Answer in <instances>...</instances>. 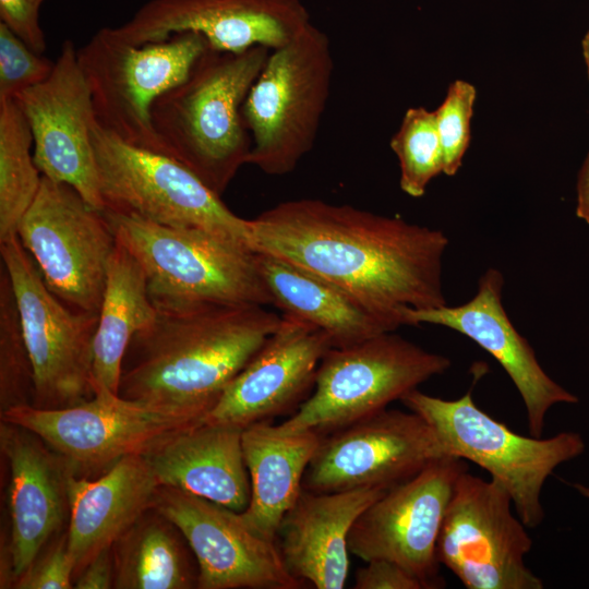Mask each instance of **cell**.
<instances>
[{"label": "cell", "instance_id": "cell-1", "mask_svg": "<svg viewBox=\"0 0 589 589\" xmlns=\"http://www.w3.org/2000/svg\"><path fill=\"white\" fill-rule=\"evenodd\" d=\"M251 244L344 290L389 332L405 313L447 304L438 229L317 199L279 203L250 219Z\"/></svg>", "mask_w": 589, "mask_h": 589}, {"label": "cell", "instance_id": "cell-2", "mask_svg": "<svg viewBox=\"0 0 589 589\" xmlns=\"http://www.w3.org/2000/svg\"><path fill=\"white\" fill-rule=\"evenodd\" d=\"M154 303L155 318L124 354L118 394L201 419L281 321L264 305Z\"/></svg>", "mask_w": 589, "mask_h": 589}, {"label": "cell", "instance_id": "cell-3", "mask_svg": "<svg viewBox=\"0 0 589 589\" xmlns=\"http://www.w3.org/2000/svg\"><path fill=\"white\" fill-rule=\"evenodd\" d=\"M271 49L242 52L208 48L189 75L153 104L160 149L223 195L247 164L252 140L241 109Z\"/></svg>", "mask_w": 589, "mask_h": 589}, {"label": "cell", "instance_id": "cell-4", "mask_svg": "<svg viewBox=\"0 0 589 589\" xmlns=\"http://www.w3.org/2000/svg\"><path fill=\"white\" fill-rule=\"evenodd\" d=\"M103 212L117 240L141 264L154 302L274 305L255 251L204 230Z\"/></svg>", "mask_w": 589, "mask_h": 589}, {"label": "cell", "instance_id": "cell-5", "mask_svg": "<svg viewBox=\"0 0 589 589\" xmlns=\"http://www.w3.org/2000/svg\"><path fill=\"white\" fill-rule=\"evenodd\" d=\"M330 40L310 23L271 50L241 109L252 140L247 164L287 175L312 149L332 86Z\"/></svg>", "mask_w": 589, "mask_h": 589}, {"label": "cell", "instance_id": "cell-6", "mask_svg": "<svg viewBox=\"0 0 589 589\" xmlns=\"http://www.w3.org/2000/svg\"><path fill=\"white\" fill-rule=\"evenodd\" d=\"M400 401L435 431L448 455L469 460L491 474L510 495L516 515L527 528L544 518L541 492L554 469L580 456V434L525 436L480 409L472 388L457 399H443L420 392L407 393Z\"/></svg>", "mask_w": 589, "mask_h": 589}, {"label": "cell", "instance_id": "cell-7", "mask_svg": "<svg viewBox=\"0 0 589 589\" xmlns=\"http://www.w3.org/2000/svg\"><path fill=\"white\" fill-rule=\"evenodd\" d=\"M452 365L443 354L387 332L323 357L313 394L275 425L283 434L314 431L322 436L375 414Z\"/></svg>", "mask_w": 589, "mask_h": 589}, {"label": "cell", "instance_id": "cell-8", "mask_svg": "<svg viewBox=\"0 0 589 589\" xmlns=\"http://www.w3.org/2000/svg\"><path fill=\"white\" fill-rule=\"evenodd\" d=\"M207 48L205 37L194 32L132 45L110 27L98 29L77 49L97 124L131 145L161 153L153 104L189 75Z\"/></svg>", "mask_w": 589, "mask_h": 589}, {"label": "cell", "instance_id": "cell-9", "mask_svg": "<svg viewBox=\"0 0 589 589\" xmlns=\"http://www.w3.org/2000/svg\"><path fill=\"white\" fill-rule=\"evenodd\" d=\"M92 144L105 209L204 230L253 250L250 219L231 212L220 195L175 158L131 145L96 120Z\"/></svg>", "mask_w": 589, "mask_h": 589}, {"label": "cell", "instance_id": "cell-10", "mask_svg": "<svg viewBox=\"0 0 589 589\" xmlns=\"http://www.w3.org/2000/svg\"><path fill=\"white\" fill-rule=\"evenodd\" d=\"M33 366L32 405L59 409L94 395L93 345L99 315L73 310L46 286L17 236L0 243Z\"/></svg>", "mask_w": 589, "mask_h": 589}, {"label": "cell", "instance_id": "cell-11", "mask_svg": "<svg viewBox=\"0 0 589 589\" xmlns=\"http://www.w3.org/2000/svg\"><path fill=\"white\" fill-rule=\"evenodd\" d=\"M16 236L55 296L73 310L99 314L117 245L103 211L70 184L43 176Z\"/></svg>", "mask_w": 589, "mask_h": 589}, {"label": "cell", "instance_id": "cell-12", "mask_svg": "<svg viewBox=\"0 0 589 589\" xmlns=\"http://www.w3.org/2000/svg\"><path fill=\"white\" fill-rule=\"evenodd\" d=\"M1 420L37 434L76 476L86 477L103 473L128 455H143L161 438L202 419L96 390L91 398L59 409L11 407L1 411Z\"/></svg>", "mask_w": 589, "mask_h": 589}, {"label": "cell", "instance_id": "cell-13", "mask_svg": "<svg viewBox=\"0 0 589 589\" xmlns=\"http://www.w3.org/2000/svg\"><path fill=\"white\" fill-rule=\"evenodd\" d=\"M508 492L465 470L457 478L437 541V558L468 589H542L527 566L532 539Z\"/></svg>", "mask_w": 589, "mask_h": 589}, {"label": "cell", "instance_id": "cell-14", "mask_svg": "<svg viewBox=\"0 0 589 589\" xmlns=\"http://www.w3.org/2000/svg\"><path fill=\"white\" fill-rule=\"evenodd\" d=\"M448 455L433 428L412 411L384 409L324 435L304 472L302 489L332 493L389 490Z\"/></svg>", "mask_w": 589, "mask_h": 589}, {"label": "cell", "instance_id": "cell-15", "mask_svg": "<svg viewBox=\"0 0 589 589\" xmlns=\"http://www.w3.org/2000/svg\"><path fill=\"white\" fill-rule=\"evenodd\" d=\"M465 470L464 459L444 456L387 490L354 521L348 536L349 552L364 562L393 561L424 589L445 587L437 541L455 482Z\"/></svg>", "mask_w": 589, "mask_h": 589}, {"label": "cell", "instance_id": "cell-16", "mask_svg": "<svg viewBox=\"0 0 589 589\" xmlns=\"http://www.w3.org/2000/svg\"><path fill=\"white\" fill-rule=\"evenodd\" d=\"M185 538L199 568L197 589H299L275 542L237 513L182 490L159 485L153 505Z\"/></svg>", "mask_w": 589, "mask_h": 589}, {"label": "cell", "instance_id": "cell-17", "mask_svg": "<svg viewBox=\"0 0 589 589\" xmlns=\"http://www.w3.org/2000/svg\"><path fill=\"white\" fill-rule=\"evenodd\" d=\"M14 99L29 124L34 160L41 175L70 184L93 207L104 211L92 144V94L73 41L62 44L46 81Z\"/></svg>", "mask_w": 589, "mask_h": 589}, {"label": "cell", "instance_id": "cell-18", "mask_svg": "<svg viewBox=\"0 0 589 589\" xmlns=\"http://www.w3.org/2000/svg\"><path fill=\"white\" fill-rule=\"evenodd\" d=\"M310 23L300 0H151L110 29L132 45L194 32L215 50L242 52L254 46L277 49Z\"/></svg>", "mask_w": 589, "mask_h": 589}, {"label": "cell", "instance_id": "cell-19", "mask_svg": "<svg viewBox=\"0 0 589 589\" xmlns=\"http://www.w3.org/2000/svg\"><path fill=\"white\" fill-rule=\"evenodd\" d=\"M0 448L10 469V534L0 587L9 588L62 532L69 518L68 482L74 472L37 434L2 420Z\"/></svg>", "mask_w": 589, "mask_h": 589}, {"label": "cell", "instance_id": "cell-20", "mask_svg": "<svg viewBox=\"0 0 589 589\" xmlns=\"http://www.w3.org/2000/svg\"><path fill=\"white\" fill-rule=\"evenodd\" d=\"M330 348L324 330L283 313L278 328L230 381L202 421L243 430L299 407Z\"/></svg>", "mask_w": 589, "mask_h": 589}, {"label": "cell", "instance_id": "cell-21", "mask_svg": "<svg viewBox=\"0 0 589 589\" xmlns=\"http://www.w3.org/2000/svg\"><path fill=\"white\" fill-rule=\"evenodd\" d=\"M503 286V274L490 267L480 276L477 292L469 301L454 306L409 309L405 323L450 328L490 353L522 399L530 435L540 437L549 410L556 404H576L578 397L543 370L531 345L513 325L502 303Z\"/></svg>", "mask_w": 589, "mask_h": 589}, {"label": "cell", "instance_id": "cell-22", "mask_svg": "<svg viewBox=\"0 0 589 589\" xmlns=\"http://www.w3.org/2000/svg\"><path fill=\"white\" fill-rule=\"evenodd\" d=\"M386 491L365 488L316 493L302 489L276 536L290 575L316 589L344 588L349 574V532L359 516Z\"/></svg>", "mask_w": 589, "mask_h": 589}, {"label": "cell", "instance_id": "cell-23", "mask_svg": "<svg viewBox=\"0 0 589 589\" xmlns=\"http://www.w3.org/2000/svg\"><path fill=\"white\" fill-rule=\"evenodd\" d=\"M158 486L141 454L119 459L96 479L69 477L67 537L74 579L152 507Z\"/></svg>", "mask_w": 589, "mask_h": 589}, {"label": "cell", "instance_id": "cell-24", "mask_svg": "<svg viewBox=\"0 0 589 589\" xmlns=\"http://www.w3.org/2000/svg\"><path fill=\"white\" fill-rule=\"evenodd\" d=\"M159 485L171 486L242 513L251 483L242 430L202 420L161 438L144 454Z\"/></svg>", "mask_w": 589, "mask_h": 589}, {"label": "cell", "instance_id": "cell-25", "mask_svg": "<svg viewBox=\"0 0 589 589\" xmlns=\"http://www.w3.org/2000/svg\"><path fill=\"white\" fill-rule=\"evenodd\" d=\"M322 437L314 431L283 434L269 421L242 430L251 496L240 516L263 539L276 543L280 521L302 491L304 472Z\"/></svg>", "mask_w": 589, "mask_h": 589}, {"label": "cell", "instance_id": "cell-26", "mask_svg": "<svg viewBox=\"0 0 589 589\" xmlns=\"http://www.w3.org/2000/svg\"><path fill=\"white\" fill-rule=\"evenodd\" d=\"M256 253L274 305L324 330L333 347H347L389 332L332 283L278 257Z\"/></svg>", "mask_w": 589, "mask_h": 589}, {"label": "cell", "instance_id": "cell-27", "mask_svg": "<svg viewBox=\"0 0 589 589\" xmlns=\"http://www.w3.org/2000/svg\"><path fill=\"white\" fill-rule=\"evenodd\" d=\"M98 315L93 345V390L118 394L129 344L156 316L146 275L139 261L118 240L108 264Z\"/></svg>", "mask_w": 589, "mask_h": 589}, {"label": "cell", "instance_id": "cell-28", "mask_svg": "<svg viewBox=\"0 0 589 589\" xmlns=\"http://www.w3.org/2000/svg\"><path fill=\"white\" fill-rule=\"evenodd\" d=\"M116 589H191L196 560L179 528L151 507L111 546Z\"/></svg>", "mask_w": 589, "mask_h": 589}, {"label": "cell", "instance_id": "cell-29", "mask_svg": "<svg viewBox=\"0 0 589 589\" xmlns=\"http://www.w3.org/2000/svg\"><path fill=\"white\" fill-rule=\"evenodd\" d=\"M32 147L29 124L15 99L0 101V243L16 236L41 184Z\"/></svg>", "mask_w": 589, "mask_h": 589}, {"label": "cell", "instance_id": "cell-30", "mask_svg": "<svg viewBox=\"0 0 589 589\" xmlns=\"http://www.w3.org/2000/svg\"><path fill=\"white\" fill-rule=\"evenodd\" d=\"M390 148L399 163L400 189L412 197L423 196L431 180L444 168L435 112L409 108L390 140Z\"/></svg>", "mask_w": 589, "mask_h": 589}, {"label": "cell", "instance_id": "cell-31", "mask_svg": "<svg viewBox=\"0 0 589 589\" xmlns=\"http://www.w3.org/2000/svg\"><path fill=\"white\" fill-rule=\"evenodd\" d=\"M33 366L24 339L10 277L0 267V405L1 411L32 405Z\"/></svg>", "mask_w": 589, "mask_h": 589}, {"label": "cell", "instance_id": "cell-32", "mask_svg": "<svg viewBox=\"0 0 589 589\" xmlns=\"http://www.w3.org/2000/svg\"><path fill=\"white\" fill-rule=\"evenodd\" d=\"M476 95L472 84L457 80L449 85L443 103L434 110L443 149V173L447 176L457 173L469 146Z\"/></svg>", "mask_w": 589, "mask_h": 589}, {"label": "cell", "instance_id": "cell-33", "mask_svg": "<svg viewBox=\"0 0 589 589\" xmlns=\"http://www.w3.org/2000/svg\"><path fill=\"white\" fill-rule=\"evenodd\" d=\"M55 62L33 50L0 22V101L46 81Z\"/></svg>", "mask_w": 589, "mask_h": 589}, {"label": "cell", "instance_id": "cell-34", "mask_svg": "<svg viewBox=\"0 0 589 589\" xmlns=\"http://www.w3.org/2000/svg\"><path fill=\"white\" fill-rule=\"evenodd\" d=\"M74 561L68 549L67 529L57 536L15 581L16 589H71Z\"/></svg>", "mask_w": 589, "mask_h": 589}, {"label": "cell", "instance_id": "cell-35", "mask_svg": "<svg viewBox=\"0 0 589 589\" xmlns=\"http://www.w3.org/2000/svg\"><path fill=\"white\" fill-rule=\"evenodd\" d=\"M43 1L0 0L1 22L39 53L46 49L45 35L39 23V9Z\"/></svg>", "mask_w": 589, "mask_h": 589}, {"label": "cell", "instance_id": "cell-36", "mask_svg": "<svg viewBox=\"0 0 589 589\" xmlns=\"http://www.w3.org/2000/svg\"><path fill=\"white\" fill-rule=\"evenodd\" d=\"M365 563L356 573L354 589H424L417 577L393 561L375 558Z\"/></svg>", "mask_w": 589, "mask_h": 589}, {"label": "cell", "instance_id": "cell-37", "mask_svg": "<svg viewBox=\"0 0 589 589\" xmlns=\"http://www.w3.org/2000/svg\"><path fill=\"white\" fill-rule=\"evenodd\" d=\"M115 587L112 550L106 549L92 560L75 577V589H111Z\"/></svg>", "mask_w": 589, "mask_h": 589}, {"label": "cell", "instance_id": "cell-38", "mask_svg": "<svg viewBox=\"0 0 589 589\" xmlns=\"http://www.w3.org/2000/svg\"><path fill=\"white\" fill-rule=\"evenodd\" d=\"M576 215L589 225V153L577 177Z\"/></svg>", "mask_w": 589, "mask_h": 589}, {"label": "cell", "instance_id": "cell-39", "mask_svg": "<svg viewBox=\"0 0 589 589\" xmlns=\"http://www.w3.org/2000/svg\"><path fill=\"white\" fill-rule=\"evenodd\" d=\"M581 46H582V55H584V59L588 69V76H589V31L586 33L585 37L582 38Z\"/></svg>", "mask_w": 589, "mask_h": 589}, {"label": "cell", "instance_id": "cell-40", "mask_svg": "<svg viewBox=\"0 0 589 589\" xmlns=\"http://www.w3.org/2000/svg\"><path fill=\"white\" fill-rule=\"evenodd\" d=\"M574 489H576L577 492H579L582 496L589 498V486L584 485L581 483H573L572 484Z\"/></svg>", "mask_w": 589, "mask_h": 589}]
</instances>
